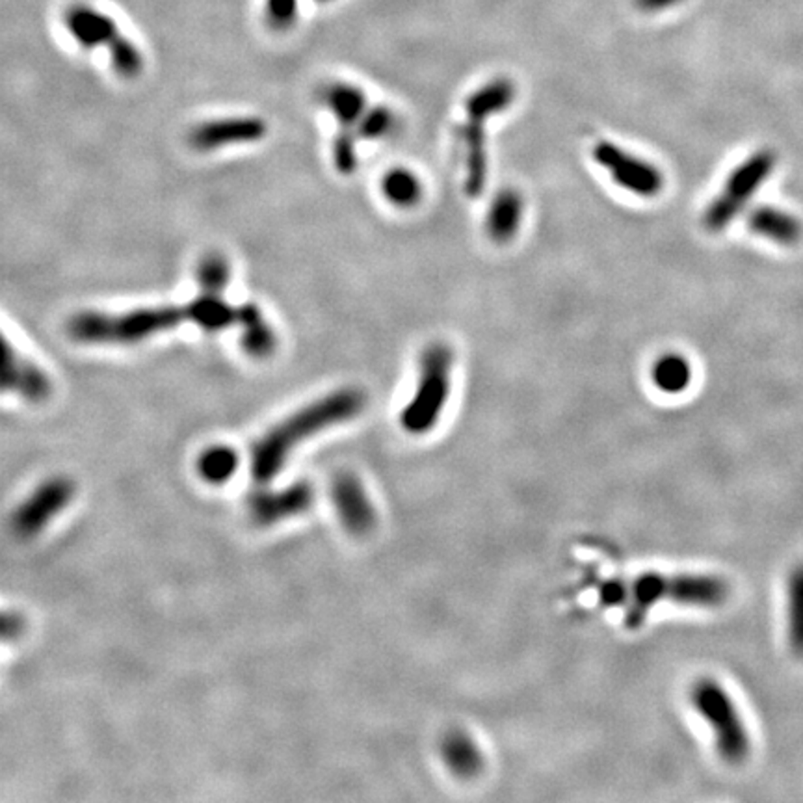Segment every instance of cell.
Here are the masks:
<instances>
[{
	"label": "cell",
	"instance_id": "1",
	"mask_svg": "<svg viewBox=\"0 0 803 803\" xmlns=\"http://www.w3.org/2000/svg\"><path fill=\"white\" fill-rule=\"evenodd\" d=\"M367 406L361 389H337L287 416L268 430L250 454V469L257 483H270L282 471L292 450L326 428L352 421Z\"/></svg>",
	"mask_w": 803,
	"mask_h": 803
},
{
	"label": "cell",
	"instance_id": "2",
	"mask_svg": "<svg viewBox=\"0 0 803 803\" xmlns=\"http://www.w3.org/2000/svg\"><path fill=\"white\" fill-rule=\"evenodd\" d=\"M201 300L185 305L139 307L119 314L82 311L67 322L73 340L86 344H136L144 339L171 331L181 324H199Z\"/></svg>",
	"mask_w": 803,
	"mask_h": 803
},
{
	"label": "cell",
	"instance_id": "3",
	"mask_svg": "<svg viewBox=\"0 0 803 803\" xmlns=\"http://www.w3.org/2000/svg\"><path fill=\"white\" fill-rule=\"evenodd\" d=\"M729 599V584L716 575L707 573H644L636 577L631 584H626L625 591V614L623 621L626 626L638 628L645 621L647 614L655 605L664 601L697 607L714 608Z\"/></svg>",
	"mask_w": 803,
	"mask_h": 803
},
{
	"label": "cell",
	"instance_id": "4",
	"mask_svg": "<svg viewBox=\"0 0 803 803\" xmlns=\"http://www.w3.org/2000/svg\"><path fill=\"white\" fill-rule=\"evenodd\" d=\"M515 99V86L508 79H495L474 90L465 102V123L460 139L465 155V190L471 197L483 192L487 179L485 121L508 110Z\"/></svg>",
	"mask_w": 803,
	"mask_h": 803
},
{
	"label": "cell",
	"instance_id": "5",
	"mask_svg": "<svg viewBox=\"0 0 803 803\" xmlns=\"http://www.w3.org/2000/svg\"><path fill=\"white\" fill-rule=\"evenodd\" d=\"M452 367L454 354L448 346L432 344L426 348L415 395L400 415V425L406 432L423 435L437 425L450 397Z\"/></svg>",
	"mask_w": 803,
	"mask_h": 803
},
{
	"label": "cell",
	"instance_id": "6",
	"mask_svg": "<svg viewBox=\"0 0 803 803\" xmlns=\"http://www.w3.org/2000/svg\"><path fill=\"white\" fill-rule=\"evenodd\" d=\"M67 32L84 49L107 47L116 73L123 79H136L144 72V54L127 36L116 21L97 8L77 5L65 12Z\"/></svg>",
	"mask_w": 803,
	"mask_h": 803
},
{
	"label": "cell",
	"instance_id": "7",
	"mask_svg": "<svg viewBox=\"0 0 803 803\" xmlns=\"http://www.w3.org/2000/svg\"><path fill=\"white\" fill-rule=\"evenodd\" d=\"M690 702L695 712L712 729L722 759L729 764L744 762L751 751V741L739 709L725 688L712 679H702L692 686Z\"/></svg>",
	"mask_w": 803,
	"mask_h": 803
},
{
	"label": "cell",
	"instance_id": "8",
	"mask_svg": "<svg viewBox=\"0 0 803 803\" xmlns=\"http://www.w3.org/2000/svg\"><path fill=\"white\" fill-rule=\"evenodd\" d=\"M320 99L337 119L333 162L342 176H352L358 167L356 127L367 112V97L361 88L348 82H331L322 88Z\"/></svg>",
	"mask_w": 803,
	"mask_h": 803
},
{
	"label": "cell",
	"instance_id": "9",
	"mask_svg": "<svg viewBox=\"0 0 803 803\" xmlns=\"http://www.w3.org/2000/svg\"><path fill=\"white\" fill-rule=\"evenodd\" d=\"M774 162L776 158L772 153L760 151L750 157L746 162H742L735 171H732L720 196L705 211L703 216L705 227L712 233H718L723 231L732 220H735L737 215L742 211V206L753 196V192L764 183L768 176H770Z\"/></svg>",
	"mask_w": 803,
	"mask_h": 803
},
{
	"label": "cell",
	"instance_id": "10",
	"mask_svg": "<svg viewBox=\"0 0 803 803\" xmlns=\"http://www.w3.org/2000/svg\"><path fill=\"white\" fill-rule=\"evenodd\" d=\"M75 497V483L67 476H53L40 483L12 515V531L19 538L38 536Z\"/></svg>",
	"mask_w": 803,
	"mask_h": 803
},
{
	"label": "cell",
	"instance_id": "11",
	"mask_svg": "<svg viewBox=\"0 0 803 803\" xmlns=\"http://www.w3.org/2000/svg\"><path fill=\"white\" fill-rule=\"evenodd\" d=\"M593 158L608 171L616 185H619L623 190L633 192L635 196L655 197L664 188V176L655 164L621 149L612 142H599L593 148Z\"/></svg>",
	"mask_w": 803,
	"mask_h": 803
},
{
	"label": "cell",
	"instance_id": "12",
	"mask_svg": "<svg viewBox=\"0 0 803 803\" xmlns=\"http://www.w3.org/2000/svg\"><path fill=\"white\" fill-rule=\"evenodd\" d=\"M314 497L317 493L309 482H296L283 490L253 493L248 499V511L255 525L272 527L311 510Z\"/></svg>",
	"mask_w": 803,
	"mask_h": 803
},
{
	"label": "cell",
	"instance_id": "13",
	"mask_svg": "<svg viewBox=\"0 0 803 803\" xmlns=\"http://www.w3.org/2000/svg\"><path fill=\"white\" fill-rule=\"evenodd\" d=\"M331 499L342 527L350 534L367 536L376 527V508L354 473H339L333 478Z\"/></svg>",
	"mask_w": 803,
	"mask_h": 803
},
{
	"label": "cell",
	"instance_id": "14",
	"mask_svg": "<svg viewBox=\"0 0 803 803\" xmlns=\"http://www.w3.org/2000/svg\"><path fill=\"white\" fill-rule=\"evenodd\" d=\"M266 132L268 125L261 118H225L196 125L188 132V144L197 151H216L225 146L259 142Z\"/></svg>",
	"mask_w": 803,
	"mask_h": 803
},
{
	"label": "cell",
	"instance_id": "15",
	"mask_svg": "<svg viewBox=\"0 0 803 803\" xmlns=\"http://www.w3.org/2000/svg\"><path fill=\"white\" fill-rule=\"evenodd\" d=\"M3 389L28 402H43L53 393L47 372L17 352L6 337L3 339Z\"/></svg>",
	"mask_w": 803,
	"mask_h": 803
},
{
	"label": "cell",
	"instance_id": "16",
	"mask_svg": "<svg viewBox=\"0 0 803 803\" xmlns=\"http://www.w3.org/2000/svg\"><path fill=\"white\" fill-rule=\"evenodd\" d=\"M522 213H525V199L513 188L501 190L487 211L485 231L497 244H508L517 234Z\"/></svg>",
	"mask_w": 803,
	"mask_h": 803
},
{
	"label": "cell",
	"instance_id": "17",
	"mask_svg": "<svg viewBox=\"0 0 803 803\" xmlns=\"http://www.w3.org/2000/svg\"><path fill=\"white\" fill-rule=\"evenodd\" d=\"M240 346L250 358L266 359L277 348V335L255 303L240 305Z\"/></svg>",
	"mask_w": 803,
	"mask_h": 803
},
{
	"label": "cell",
	"instance_id": "18",
	"mask_svg": "<svg viewBox=\"0 0 803 803\" xmlns=\"http://www.w3.org/2000/svg\"><path fill=\"white\" fill-rule=\"evenodd\" d=\"M441 757L448 770L462 779L476 778L483 768V753L465 731H450L441 741Z\"/></svg>",
	"mask_w": 803,
	"mask_h": 803
},
{
	"label": "cell",
	"instance_id": "19",
	"mask_svg": "<svg viewBox=\"0 0 803 803\" xmlns=\"http://www.w3.org/2000/svg\"><path fill=\"white\" fill-rule=\"evenodd\" d=\"M651 378L658 391L668 395H679L688 389L692 381L690 361L681 354L660 356L651 368Z\"/></svg>",
	"mask_w": 803,
	"mask_h": 803
},
{
	"label": "cell",
	"instance_id": "20",
	"mask_svg": "<svg viewBox=\"0 0 803 803\" xmlns=\"http://www.w3.org/2000/svg\"><path fill=\"white\" fill-rule=\"evenodd\" d=\"M750 227L753 233L779 244H794L799 236L798 222L772 206H760L753 211L750 216Z\"/></svg>",
	"mask_w": 803,
	"mask_h": 803
},
{
	"label": "cell",
	"instance_id": "21",
	"mask_svg": "<svg viewBox=\"0 0 803 803\" xmlns=\"http://www.w3.org/2000/svg\"><path fill=\"white\" fill-rule=\"evenodd\" d=\"M238 469V456L231 446L215 445L201 452L197 460L199 476L208 483H225Z\"/></svg>",
	"mask_w": 803,
	"mask_h": 803
},
{
	"label": "cell",
	"instance_id": "22",
	"mask_svg": "<svg viewBox=\"0 0 803 803\" xmlns=\"http://www.w3.org/2000/svg\"><path fill=\"white\" fill-rule=\"evenodd\" d=\"M789 599V644L796 656H803V564L790 571L787 584Z\"/></svg>",
	"mask_w": 803,
	"mask_h": 803
},
{
	"label": "cell",
	"instance_id": "23",
	"mask_svg": "<svg viewBox=\"0 0 803 803\" xmlns=\"http://www.w3.org/2000/svg\"><path fill=\"white\" fill-rule=\"evenodd\" d=\"M381 192L393 205L407 208L423 197V185L415 173L404 167L391 169L381 181Z\"/></svg>",
	"mask_w": 803,
	"mask_h": 803
},
{
	"label": "cell",
	"instance_id": "24",
	"mask_svg": "<svg viewBox=\"0 0 803 803\" xmlns=\"http://www.w3.org/2000/svg\"><path fill=\"white\" fill-rule=\"evenodd\" d=\"M231 264L222 253L205 255L197 266V283L203 294L222 296L229 285Z\"/></svg>",
	"mask_w": 803,
	"mask_h": 803
},
{
	"label": "cell",
	"instance_id": "25",
	"mask_svg": "<svg viewBox=\"0 0 803 803\" xmlns=\"http://www.w3.org/2000/svg\"><path fill=\"white\" fill-rule=\"evenodd\" d=\"M397 125V116L389 107H372L370 110H367L361 118V121L356 127V136L361 142V139H378L387 136Z\"/></svg>",
	"mask_w": 803,
	"mask_h": 803
},
{
	"label": "cell",
	"instance_id": "26",
	"mask_svg": "<svg viewBox=\"0 0 803 803\" xmlns=\"http://www.w3.org/2000/svg\"><path fill=\"white\" fill-rule=\"evenodd\" d=\"M300 14L298 0H266L264 3V17L270 28L273 30H289Z\"/></svg>",
	"mask_w": 803,
	"mask_h": 803
},
{
	"label": "cell",
	"instance_id": "27",
	"mask_svg": "<svg viewBox=\"0 0 803 803\" xmlns=\"http://www.w3.org/2000/svg\"><path fill=\"white\" fill-rule=\"evenodd\" d=\"M24 628V621L15 612H5L3 616V636L6 642L15 640Z\"/></svg>",
	"mask_w": 803,
	"mask_h": 803
},
{
	"label": "cell",
	"instance_id": "28",
	"mask_svg": "<svg viewBox=\"0 0 803 803\" xmlns=\"http://www.w3.org/2000/svg\"><path fill=\"white\" fill-rule=\"evenodd\" d=\"M683 0H636V6L644 12H662L677 6Z\"/></svg>",
	"mask_w": 803,
	"mask_h": 803
},
{
	"label": "cell",
	"instance_id": "29",
	"mask_svg": "<svg viewBox=\"0 0 803 803\" xmlns=\"http://www.w3.org/2000/svg\"><path fill=\"white\" fill-rule=\"evenodd\" d=\"M319 3H331V0H319Z\"/></svg>",
	"mask_w": 803,
	"mask_h": 803
}]
</instances>
